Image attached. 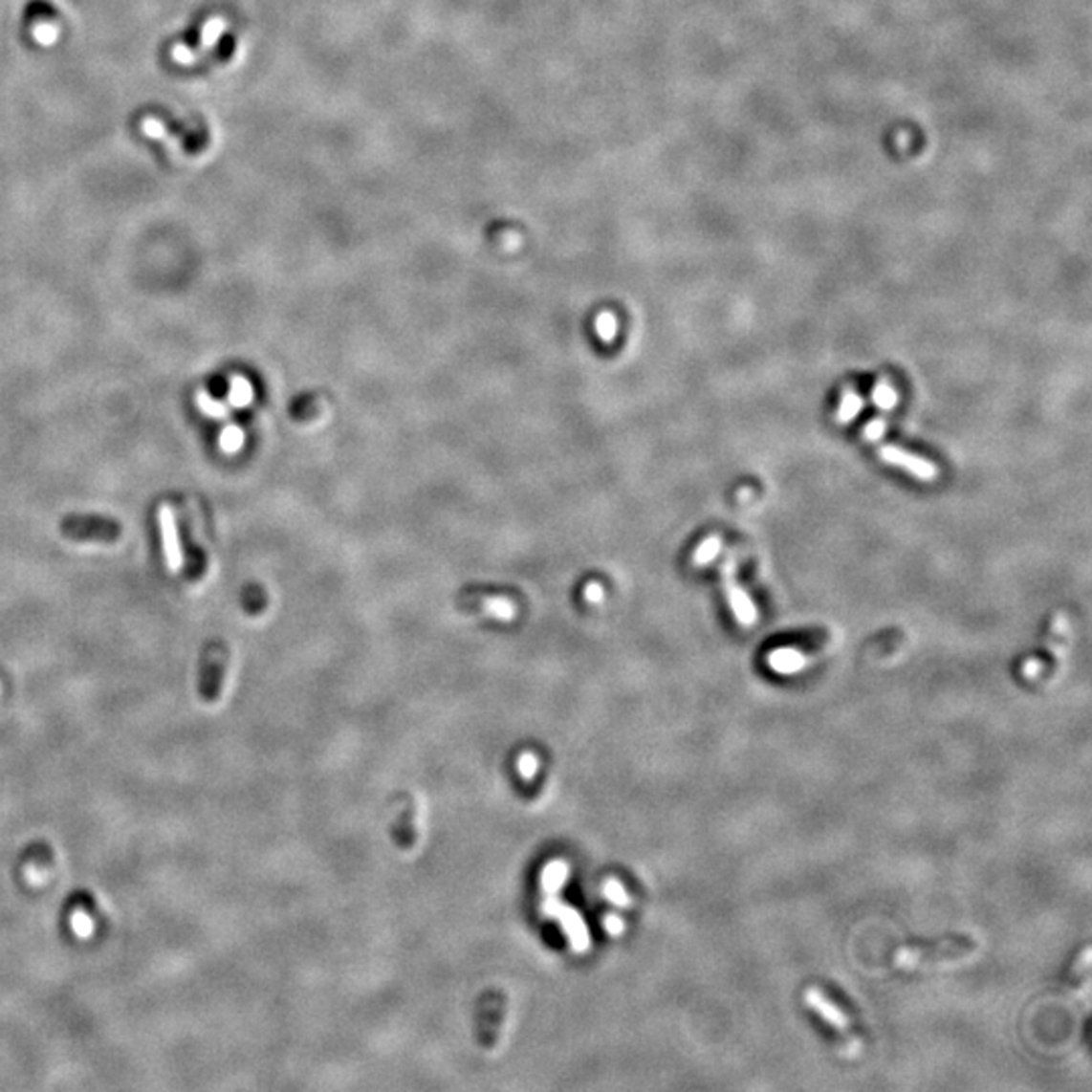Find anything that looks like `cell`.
I'll list each match as a JSON object with an SVG mask.
<instances>
[{
  "mask_svg": "<svg viewBox=\"0 0 1092 1092\" xmlns=\"http://www.w3.org/2000/svg\"><path fill=\"white\" fill-rule=\"evenodd\" d=\"M59 531L74 542L112 544L121 536V524L110 516L99 514H69L61 520Z\"/></svg>",
  "mask_w": 1092,
  "mask_h": 1092,
  "instance_id": "1",
  "label": "cell"
},
{
  "mask_svg": "<svg viewBox=\"0 0 1092 1092\" xmlns=\"http://www.w3.org/2000/svg\"><path fill=\"white\" fill-rule=\"evenodd\" d=\"M229 662V647L223 642H208L203 649L201 674H199V696L207 704L219 700L225 672Z\"/></svg>",
  "mask_w": 1092,
  "mask_h": 1092,
  "instance_id": "2",
  "label": "cell"
},
{
  "mask_svg": "<svg viewBox=\"0 0 1092 1092\" xmlns=\"http://www.w3.org/2000/svg\"><path fill=\"white\" fill-rule=\"evenodd\" d=\"M506 1003L508 999L502 992H490L478 1003V1012H475V1040L484 1050H491L498 1044L506 1017Z\"/></svg>",
  "mask_w": 1092,
  "mask_h": 1092,
  "instance_id": "3",
  "label": "cell"
},
{
  "mask_svg": "<svg viewBox=\"0 0 1092 1092\" xmlns=\"http://www.w3.org/2000/svg\"><path fill=\"white\" fill-rule=\"evenodd\" d=\"M880 457H883V462L896 466V468H903L906 470L914 478L921 480V482H935L937 475H939V468L925 460L921 455H914L910 451H905L896 446H883L880 448Z\"/></svg>",
  "mask_w": 1092,
  "mask_h": 1092,
  "instance_id": "4",
  "label": "cell"
},
{
  "mask_svg": "<svg viewBox=\"0 0 1092 1092\" xmlns=\"http://www.w3.org/2000/svg\"><path fill=\"white\" fill-rule=\"evenodd\" d=\"M725 591H727V601L732 609L736 622L743 627H753L756 620H759V611H756L749 593L736 583L732 573V562H729L725 567Z\"/></svg>",
  "mask_w": 1092,
  "mask_h": 1092,
  "instance_id": "5",
  "label": "cell"
},
{
  "mask_svg": "<svg viewBox=\"0 0 1092 1092\" xmlns=\"http://www.w3.org/2000/svg\"><path fill=\"white\" fill-rule=\"evenodd\" d=\"M96 914H98L96 905H94L90 894L79 892V894L72 896V901H69L67 912H65L69 930H72L74 935L79 939L92 937L94 928H96Z\"/></svg>",
  "mask_w": 1092,
  "mask_h": 1092,
  "instance_id": "6",
  "label": "cell"
},
{
  "mask_svg": "<svg viewBox=\"0 0 1092 1092\" xmlns=\"http://www.w3.org/2000/svg\"><path fill=\"white\" fill-rule=\"evenodd\" d=\"M805 1003L809 1006L814 1014H818L825 1024H830L834 1030H838L840 1034L852 1037V1021L850 1017L845 1016L836 1003L827 997L821 990L818 988H807L805 990Z\"/></svg>",
  "mask_w": 1092,
  "mask_h": 1092,
  "instance_id": "7",
  "label": "cell"
},
{
  "mask_svg": "<svg viewBox=\"0 0 1092 1092\" xmlns=\"http://www.w3.org/2000/svg\"><path fill=\"white\" fill-rule=\"evenodd\" d=\"M23 883L29 886H43L53 870V854L47 845H33L21 862Z\"/></svg>",
  "mask_w": 1092,
  "mask_h": 1092,
  "instance_id": "8",
  "label": "cell"
},
{
  "mask_svg": "<svg viewBox=\"0 0 1092 1092\" xmlns=\"http://www.w3.org/2000/svg\"><path fill=\"white\" fill-rule=\"evenodd\" d=\"M158 522H161V535H163L166 565L172 571H179L183 565V551H181L179 531H176L174 513L168 504H163L161 510H158Z\"/></svg>",
  "mask_w": 1092,
  "mask_h": 1092,
  "instance_id": "9",
  "label": "cell"
},
{
  "mask_svg": "<svg viewBox=\"0 0 1092 1092\" xmlns=\"http://www.w3.org/2000/svg\"><path fill=\"white\" fill-rule=\"evenodd\" d=\"M460 605H464V609H480L491 618L508 622L513 620L516 615V607L514 603L510 601L506 597L500 595H478V593H464L460 597Z\"/></svg>",
  "mask_w": 1092,
  "mask_h": 1092,
  "instance_id": "10",
  "label": "cell"
},
{
  "mask_svg": "<svg viewBox=\"0 0 1092 1092\" xmlns=\"http://www.w3.org/2000/svg\"><path fill=\"white\" fill-rule=\"evenodd\" d=\"M767 664L771 666L773 672H777L781 676H794L805 670L809 658L797 647H777L767 656Z\"/></svg>",
  "mask_w": 1092,
  "mask_h": 1092,
  "instance_id": "11",
  "label": "cell"
},
{
  "mask_svg": "<svg viewBox=\"0 0 1092 1092\" xmlns=\"http://www.w3.org/2000/svg\"><path fill=\"white\" fill-rule=\"evenodd\" d=\"M862 409H864V397H862L854 386H845L836 411V421L840 426H848V423H852L860 415Z\"/></svg>",
  "mask_w": 1092,
  "mask_h": 1092,
  "instance_id": "12",
  "label": "cell"
},
{
  "mask_svg": "<svg viewBox=\"0 0 1092 1092\" xmlns=\"http://www.w3.org/2000/svg\"><path fill=\"white\" fill-rule=\"evenodd\" d=\"M872 403L880 411H892L898 403V393L888 379H880L872 389Z\"/></svg>",
  "mask_w": 1092,
  "mask_h": 1092,
  "instance_id": "13",
  "label": "cell"
},
{
  "mask_svg": "<svg viewBox=\"0 0 1092 1092\" xmlns=\"http://www.w3.org/2000/svg\"><path fill=\"white\" fill-rule=\"evenodd\" d=\"M720 551H722V540H720V536L712 535V536H709V538H704V540L698 544V549L694 551V555H692L694 567L710 565V562L718 557Z\"/></svg>",
  "mask_w": 1092,
  "mask_h": 1092,
  "instance_id": "14",
  "label": "cell"
},
{
  "mask_svg": "<svg viewBox=\"0 0 1092 1092\" xmlns=\"http://www.w3.org/2000/svg\"><path fill=\"white\" fill-rule=\"evenodd\" d=\"M241 603H243L245 611L251 613V615H257V613H261L263 609H266L268 597H266V593H263L259 587H248V589L243 591V595H241Z\"/></svg>",
  "mask_w": 1092,
  "mask_h": 1092,
  "instance_id": "15",
  "label": "cell"
},
{
  "mask_svg": "<svg viewBox=\"0 0 1092 1092\" xmlns=\"http://www.w3.org/2000/svg\"><path fill=\"white\" fill-rule=\"evenodd\" d=\"M595 330H597L599 339L605 340V342H611L615 339V334H618V320H615V316L609 312L599 314L597 320H595Z\"/></svg>",
  "mask_w": 1092,
  "mask_h": 1092,
  "instance_id": "16",
  "label": "cell"
},
{
  "mask_svg": "<svg viewBox=\"0 0 1092 1092\" xmlns=\"http://www.w3.org/2000/svg\"><path fill=\"white\" fill-rule=\"evenodd\" d=\"M603 892L613 905H618V906H629L631 905L627 890L623 888L622 883H618V880H607L605 886H603Z\"/></svg>",
  "mask_w": 1092,
  "mask_h": 1092,
  "instance_id": "17",
  "label": "cell"
},
{
  "mask_svg": "<svg viewBox=\"0 0 1092 1092\" xmlns=\"http://www.w3.org/2000/svg\"><path fill=\"white\" fill-rule=\"evenodd\" d=\"M885 433H886V419H883V417L872 419L864 427V437L868 439V442H878V439H883Z\"/></svg>",
  "mask_w": 1092,
  "mask_h": 1092,
  "instance_id": "18",
  "label": "cell"
},
{
  "mask_svg": "<svg viewBox=\"0 0 1092 1092\" xmlns=\"http://www.w3.org/2000/svg\"><path fill=\"white\" fill-rule=\"evenodd\" d=\"M197 401H199V404H201V407H203L207 413L215 415V417H225L227 411H225L223 404L210 399L207 393H199V395H197Z\"/></svg>",
  "mask_w": 1092,
  "mask_h": 1092,
  "instance_id": "19",
  "label": "cell"
},
{
  "mask_svg": "<svg viewBox=\"0 0 1092 1092\" xmlns=\"http://www.w3.org/2000/svg\"><path fill=\"white\" fill-rule=\"evenodd\" d=\"M518 767H520V773L524 775L526 779H533L535 773H536V767H538V759L533 753H526L518 759Z\"/></svg>",
  "mask_w": 1092,
  "mask_h": 1092,
  "instance_id": "20",
  "label": "cell"
},
{
  "mask_svg": "<svg viewBox=\"0 0 1092 1092\" xmlns=\"http://www.w3.org/2000/svg\"><path fill=\"white\" fill-rule=\"evenodd\" d=\"M1042 670H1044V664H1042V660H1037V658H1030L1024 662V666H1021V674H1024V678H1028V680L1040 678Z\"/></svg>",
  "mask_w": 1092,
  "mask_h": 1092,
  "instance_id": "21",
  "label": "cell"
},
{
  "mask_svg": "<svg viewBox=\"0 0 1092 1092\" xmlns=\"http://www.w3.org/2000/svg\"><path fill=\"white\" fill-rule=\"evenodd\" d=\"M603 597H605L603 587L599 585V583H595V580H593V583H587V585H585V599H587V601L599 603V601H603Z\"/></svg>",
  "mask_w": 1092,
  "mask_h": 1092,
  "instance_id": "22",
  "label": "cell"
},
{
  "mask_svg": "<svg viewBox=\"0 0 1092 1092\" xmlns=\"http://www.w3.org/2000/svg\"><path fill=\"white\" fill-rule=\"evenodd\" d=\"M603 925H605V928H607V932H609V935H613V937H618V935H622V932H623V928H625V925H623V921H622V919H620V917H615V914H611V917H607V919H605V923H603Z\"/></svg>",
  "mask_w": 1092,
  "mask_h": 1092,
  "instance_id": "23",
  "label": "cell"
}]
</instances>
